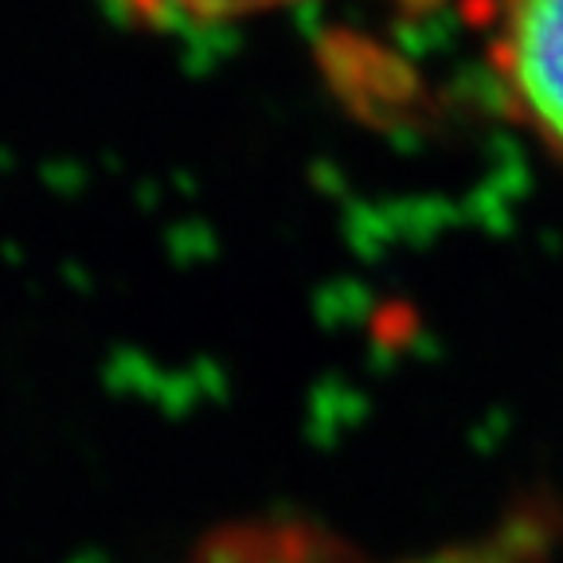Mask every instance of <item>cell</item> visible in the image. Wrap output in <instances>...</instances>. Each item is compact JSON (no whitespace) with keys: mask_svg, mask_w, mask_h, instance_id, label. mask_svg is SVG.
Instances as JSON below:
<instances>
[{"mask_svg":"<svg viewBox=\"0 0 563 563\" xmlns=\"http://www.w3.org/2000/svg\"><path fill=\"white\" fill-rule=\"evenodd\" d=\"M137 16L165 20V24H208V20H231L246 12L271 9L282 0H125Z\"/></svg>","mask_w":563,"mask_h":563,"instance_id":"3","label":"cell"},{"mask_svg":"<svg viewBox=\"0 0 563 563\" xmlns=\"http://www.w3.org/2000/svg\"><path fill=\"white\" fill-rule=\"evenodd\" d=\"M493 67L520 122L563 157V0H505Z\"/></svg>","mask_w":563,"mask_h":563,"instance_id":"2","label":"cell"},{"mask_svg":"<svg viewBox=\"0 0 563 563\" xmlns=\"http://www.w3.org/2000/svg\"><path fill=\"white\" fill-rule=\"evenodd\" d=\"M563 540V509L560 505H520L505 512L489 532L457 544H442L427 555L396 563H544ZM196 563H364L336 540L309 532V528H243L223 532L200 552Z\"/></svg>","mask_w":563,"mask_h":563,"instance_id":"1","label":"cell"}]
</instances>
